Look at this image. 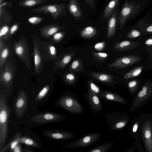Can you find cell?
<instances>
[{
  "label": "cell",
  "instance_id": "cell-13",
  "mask_svg": "<svg viewBox=\"0 0 152 152\" xmlns=\"http://www.w3.org/2000/svg\"><path fill=\"white\" fill-rule=\"evenodd\" d=\"M139 45V43L137 42L126 40L116 42L113 49L118 51H129L136 48Z\"/></svg>",
  "mask_w": 152,
  "mask_h": 152
},
{
  "label": "cell",
  "instance_id": "cell-6",
  "mask_svg": "<svg viewBox=\"0 0 152 152\" xmlns=\"http://www.w3.org/2000/svg\"><path fill=\"white\" fill-rule=\"evenodd\" d=\"M66 6L64 4H53L44 5L32 9L30 11L38 13L50 14L52 17L56 20L59 17L66 15Z\"/></svg>",
  "mask_w": 152,
  "mask_h": 152
},
{
  "label": "cell",
  "instance_id": "cell-41",
  "mask_svg": "<svg viewBox=\"0 0 152 152\" xmlns=\"http://www.w3.org/2000/svg\"><path fill=\"white\" fill-rule=\"evenodd\" d=\"M23 48L21 46L18 47L15 49V52L18 55L21 54L23 53Z\"/></svg>",
  "mask_w": 152,
  "mask_h": 152
},
{
  "label": "cell",
  "instance_id": "cell-49",
  "mask_svg": "<svg viewBox=\"0 0 152 152\" xmlns=\"http://www.w3.org/2000/svg\"><path fill=\"white\" fill-rule=\"evenodd\" d=\"M150 57L151 58V59H152V48L150 50Z\"/></svg>",
  "mask_w": 152,
  "mask_h": 152
},
{
  "label": "cell",
  "instance_id": "cell-38",
  "mask_svg": "<svg viewBox=\"0 0 152 152\" xmlns=\"http://www.w3.org/2000/svg\"><path fill=\"white\" fill-rule=\"evenodd\" d=\"M8 27L7 26H5L3 27L0 31V36L5 34L8 31Z\"/></svg>",
  "mask_w": 152,
  "mask_h": 152
},
{
  "label": "cell",
  "instance_id": "cell-2",
  "mask_svg": "<svg viewBox=\"0 0 152 152\" xmlns=\"http://www.w3.org/2000/svg\"><path fill=\"white\" fill-rule=\"evenodd\" d=\"M56 102L58 106L72 114L81 115L85 112L84 108L79 99L74 94H65Z\"/></svg>",
  "mask_w": 152,
  "mask_h": 152
},
{
  "label": "cell",
  "instance_id": "cell-21",
  "mask_svg": "<svg viewBox=\"0 0 152 152\" xmlns=\"http://www.w3.org/2000/svg\"><path fill=\"white\" fill-rule=\"evenodd\" d=\"M88 89L96 93L100 98L108 102L104 97L102 90H101L92 81L90 80L88 81Z\"/></svg>",
  "mask_w": 152,
  "mask_h": 152
},
{
  "label": "cell",
  "instance_id": "cell-39",
  "mask_svg": "<svg viewBox=\"0 0 152 152\" xmlns=\"http://www.w3.org/2000/svg\"><path fill=\"white\" fill-rule=\"evenodd\" d=\"M41 60L39 56L37 54H35L34 56V62L35 65H37L40 63Z\"/></svg>",
  "mask_w": 152,
  "mask_h": 152
},
{
  "label": "cell",
  "instance_id": "cell-48",
  "mask_svg": "<svg viewBox=\"0 0 152 152\" xmlns=\"http://www.w3.org/2000/svg\"><path fill=\"white\" fill-rule=\"evenodd\" d=\"M147 31L149 32H152V26H149L147 29Z\"/></svg>",
  "mask_w": 152,
  "mask_h": 152
},
{
  "label": "cell",
  "instance_id": "cell-3",
  "mask_svg": "<svg viewBox=\"0 0 152 152\" xmlns=\"http://www.w3.org/2000/svg\"><path fill=\"white\" fill-rule=\"evenodd\" d=\"M141 138L147 152H152V114H141L139 117Z\"/></svg>",
  "mask_w": 152,
  "mask_h": 152
},
{
  "label": "cell",
  "instance_id": "cell-35",
  "mask_svg": "<svg viewBox=\"0 0 152 152\" xmlns=\"http://www.w3.org/2000/svg\"><path fill=\"white\" fill-rule=\"evenodd\" d=\"M140 35V32L136 30H132L130 33L127 34L126 37L130 39H134Z\"/></svg>",
  "mask_w": 152,
  "mask_h": 152
},
{
  "label": "cell",
  "instance_id": "cell-14",
  "mask_svg": "<svg viewBox=\"0 0 152 152\" xmlns=\"http://www.w3.org/2000/svg\"><path fill=\"white\" fill-rule=\"evenodd\" d=\"M129 133L132 138L137 139L141 137V128L139 118H136L132 122L129 129Z\"/></svg>",
  "mask_w": 152,
  "mask_h": 152
},
{
  "label": "cell",
  "instance_id": "cell-16",
  "mask_svg": "<svg viewBox=\"0 0 152 152\" xmlns=\"http://www.w3.org/2000/svg\"><path fill=\"white\" fill-rule=\"evenodd\" d=\"M102 91L108 102L111 100L123 105L127 103V101L118 94L107 90H102Z\"/></svg>",
  "mask_w": 152,
  "mask_h": 152
},
{
  "label": "cell",
  "instance_id": "cell-43",
  "mask_svg": "<svg viewBox=\"0 0 152 152\" xmlns=\"http://www.w3.org/2000/svg\"><path fill=\"white\" fill-rule=\"evenodd\" d=\"M8 54V50L7 49H4L2 52L1 57L3 58L7 57Z\"/></svg>",
  "mask_w": 152,
  "mask_h": 152
},
{
  "label": "cell",
  "instance_id": "cell-10",
  "mask_svg": "<svg viewBox=\"0 0 152 152\" xmlns=\"http://www.w3.org/2000/svg\"><path fill=\"white\" fill-rule=\"evenodd\" d=\"M142 59L140 57L135 55L126 56L120 58L114 62L108 64L107 66L115 69L125 68L131 66Z\"/></svg>",
  "mask_w": 152,
  "mask_h": 152
},
{
  "label": "cell",
  "instance_id": "cell-50",
  "mask_svg": "<svg viewBox=\"0 0 152 152\" xmlns=\"http://www.w3.org/2000/svg\"><path fill=\"white\" fill-rule=\"evenodd\" d=\"M2 1V0H0V2L1 3Z\"/></svg>",
  "mask_w": 152,
  "mask_h": 152
},
{
  "label": "cell",
  "instance_id": "cell-37",
  "mask_svg": "<svg viewBox=\"0 0 152 152\" xmlns=\"http://www.w3.org/2000/svg\"><path fill=\"white\" fill-rule=\"evenodd\" d=\"M4 78L6 81L8 82L10 80L11 78V75L9 72H6L4 75Z\"/></svg>",
  "mask_w": 152,
  "mask_h": 152
},
{
  "label": "cell",
  "instance_id": "cell-34",
  "mask_svg": "<svg viewBox=\"0 0 152 152\" xmlns=\"http://www.w3.org/2000/svg\"><path fill=\"white\" fill-rule=\"evenodd\" d=\"M105 45V42L103 41L95 44L94 46V49L98 51H102L104 49Z\"/></svg>",
  "mask_w": 152,
  "mask_h": 152
},
{
  "label": "cell",
  "instance_id": "cell-17",
  "mask_svg": "<svg viewBox=\"0 0 152 152\" xmlns=\"http://www.w3.org/2000/svg\"><path fill=\"white\" fill-rule=\"evenodd\" d=\"M68 8L69 13L75 19H80L83 16L81 9L76 0H69Z\"/></svg>",
  "mask_w": 152,
  "mask_h": 152
},
{
  "label": "cell",
  "instance_id": "cell-26",
  "mask_svg": "<svg viewBox=\"0 0 152 152\" xmlns=\"http://www.w3.org/2000/svg\"><path fill=\"white\" fill-rule=\"evenodd\" d=\"M139 82L137 80H133L129 82L128 84L129 92L132 95H134L138 87Z\"/></svg>",
  "mask_w": 152,
  "mask_h": 152
},
{
  "label": "cell",
  "instance_id": "cell-7",
  "mask_svg": "<svg viewBox=\"0 0 152 152\" xmlns=\"http://www.w3.org/2000/svg\"><path fill=\"white\" fill-rule=\"evenodd\" d=\"M101 137L102 134L100 132L90 133L62 146L61 148H75L85 147L93 144L99 140Z\"/></svg>",
  "mask_w": 152,
  "mask_h": 152
},
{
  "label": "cell",
  "instance_id": "cell-24",
  "mask_svg": "<svg viewBox=\"0 0 152 152\" xmlns=\"http://www.w3.org/2000/svg\"><path fill=\"white\" fill-rule=\"evenodd\" d=\"M48 0H23L18 3L20 6L25 7H30L45 3Z\"/></svg>",
  "mask_w": 152,
  "mask_h": 152
},
{
  "label": "cell",
  "instance_id": "cell-47",
  "mask_svg": "<svg viewBox=\"0 0 152 152\" xmlns=\"http://www.w3.org/2000/svg\"><path fill=\"white\" fill-rule=\"evenodd\" d=\"M50 54L52 55H54L55 53V48L53 46H51L50 48Z\"/></svg>",
  "mask_w": 152,
  "mask_h": 152
},
{
  "label": "cell",
  "instance_id": "cell-30",
  "mask_svg": "<svg viewBox=\"0 0 152 152\" xmlns=\"http://www.w3.org/2000/svg\"><path fill=\"white\" fill-rule=\"evenodd\" d=\"M49 88V87L48 86H46L44 87L35 97V101L37 102L43 98L48 93Z\"/></svg>",
  "mask_w": 152,
  "mask_h": 152
},
{
  "label": "cell",
  "instance_id": "cell-8",
  "mask_svg": "<svg viewBox=\"0 0 152 152\" xmlns=\"http://www.w3.org/2000/svg\"><path fill=\"white\" fill-rule=\"evenodd\" d=\"M65 119L62 114L52 113H42L32 116V122L39 124L53 123L61 121Z\"/></svg>",
  "mask_w": 152,
  "mask_h": 152
},
{
  "label": "cell",
  "instance_id": "cell-46",
  "mask_svg": "<svg viewBox=\"0 0 152 152\" xmlns=\"http://www.w3.org/2000/svg\"><path fill=\"white\" fill-rule=\"evenodd\" d=\"M145 44L150 46H152V37L147 39L145 42Z\"/></svg>",
  "mask_w": 152,
  "mask_h": 152
},
{
  "label": "cell",
  "instance_id": "cell-4",
  "mask_svg": "<svg viewBox=\"0 0 152 152\" xmlns=\"http://www.w3.org/2000/svg\"><path fill=\"white\" fill-rule=\"evenodd\" d=\"M107 125L110 131H120L127 124L129 120L126 111L119 113L115 111L106 114L105 117Z\"/></svg>",
  "mask_w": 152,
  "mask_h": 152
},
{
  "label": "cell",
  "instance_id": "cell-25",
  "mask_svg": "<svg viewBox=\"0 0 152 152\" xmlns=\"http://www.w3.org/2000/svg\"><path fill=\"white\" fill-rule=\"evenodd\" d=\"M143 68V67L141 66L134 68L124 75V78L125 79H127L133 78L139 75L141 73Z\"/></svg>",
  "mask_w": 152,
  "mask_h": 152
},
{
  "label": "cell",
  "instance_id": "cell-36",
  "mask_svg": "<svg viewBox=\"0 0 152 152\" xmlns=\"http://www.w3.org/2000/svg\"><path fill=\"white\" fill-rule=\"evenodd\" d=\"M130 11V9L129 7H126L124 8L122 10L121 13V15L123 16L122 18H124V16H125L128 15Z\"/></svg>",
  "mask_w": 152,
  "mask_h": 152
},
{
  "label": "cell",
  "instance_id": "cell-1",
  "mask_svg": "<svg viewBox=\"0 0 152 152\" xmlns=\"http://www.w3.org/2000/svg\"><path fill=\"white\" fill-rule=\"evenodd\" d=\"M11 112L5 96L0 95V151L6 144L8 134V119Z\"/></svg>",
  "mask_w": 152,
  "mask_h": 152
},
{
  "label": "cell",
  "instance_id": "cell-31",
  "mask_svg": "<svg viewBox=\"0 0 152 152\" xmlns=\"http://www.w3.org/2000/svg\"><path fill=\"white\" fill-rule=\"evenodd\" d=\"M23 143L37 148L39 147L38 144L36 141L31 138L26 137H25Z\"/></svg>",
  "mask_w": 152,
  "mask_h": 152
},
{
  "label": "cell",
  "instance_id": "cell-45",
  "mask_svg": "<svg viewBox=\"0 0 152 152\" xmlns=\"http://www.w3.org/2000/svg\"><path fill=\"white\" fill-rule=\"evenodd\" d=\"M18 144V145L13 149L12 151L14 152H21L22 151L20 146Z\"/></svg>",
  "mask_w": 152,
  "mask_h": 152
},
{
  "label": "cell",
  "instance_id": "cell-27",
  "mask_svg": "<svg viewBox=\"0 0 152 152\" xmlns=\"http://www.w3.org/2000/svg\"><path fill=\"white\" fill-rule=\"evenodd\" d=\"M61 28V27L58 26L57 25L54 24L45 27L43 29V30L44 31H45L48 35H51L56 32Z\"/></svg>",
  "mask_w": 152,
  "mask_h": 152
},
{
  "label": "cell",
  "instance_id": "cell-28",
  "mask_svg": "<svg viewBox=\"0 0 152 152\" xmlns=\"http://www.w3.org/2000/svg\"><path fill=\"white\" fill-rule=\"evenodd\" d=\"M71 68L74 72H78L81 70L83 68V65L80 59L74 60L71 65Z\"/></svg>",
  "mask_w": 152,
  "mask_h": 152
},
{
  "label": "cell",
  "instance_id": "cell-23",
  "mask_svg": "<svg viewBox=\"0 0 152 152\" xmlns=\"http://www.w3.org/2000/svg\"><path fill=\"white\" fill-rule=\"evenodd\" d=\"M97 33L96 30L94 27L88 26L83 29L80 35L83 38H91L94 37Z\"/></svg>",
  "mask_w": 152,
  "mask_h": 152
},
{
  "label": "cell",
  "instance_id": "cell-18",
  "mask_svg": "<svg viewBox=\"0 0 152 152\" xmlns=\"http://www.w3.org/2000/svg\"><path fill=\"white\" fill-rule=\"evenodd\" d=\"M90 75L95 79L102 83L108 85L114 83L113 77L110 75L97 72L92 73Z\"/></svg>",
  "mask_w": 152,
  "mask_h": 152
},
{
  "label": "cell",
  "instance_id": "cell-32",
  "mask_svg": "<svg viewBox=\"0 0 152 152\" xmlns=\"http://www.w3.org/2000/svg\"><path fill=\"white\" fill-rule=\"evenodd\" d=\"M67 83L70 85H74L76 81V77L75 75L72 73L67 74L66 76Z\"/></svg>",
  "mask_w": 152,
  "mask_h": 152
},
{
  "label": "cell",
  "instance_id": "cell-22",
  "mask_svg": "<svg viewBox=\"0 0 152 152\" xmlns=\"http://www.w3.org/2000/svg\"><path fill=\"white\" fill-rule=\"evenodd\" d=\"M21 135V133L20 132L16 133L7 145L4 146L0 152H4L10 146V151H12L19 143V140L20 137Z\"/></svg>",
  "mask_w": 152,
  "mask_h": 152
},
{
  "label": "cell",
  "instance_id": "cell-40",
  "mask_svg": "<svg viewBox=\"0 0 152 152\" xmlns=\"http://www.w3.org/2000/svg\"><path fill=\"white\" fill-rule=\"evenodd\" d=\"M63 34L61 33H57L53 36V38L56 40H59L62 37Z\"/></svg>",
  "mask_w": 152,
  "mask_h": 152
},
{
  "label": "cell",
  "instance_id": "cell-15",
  "mask_svg": "<svg viewBox=\"0 0 152 152\" xmlns=\"http://www.w3.org/2000/svg\"><path fill=\"white\" fill-rule=\"evenodd\" d=\"M116 15L117 12L114 11L108 22L107 37L109 39L113 37L115 33L117 20Z\"/></svg>",
  "mask_w": 152,
  "mask_h": 152
},
{
  "label": "cell",
  "instance_id": "cell-19",
  "mask_svg": "<svg viewBox=\"0 0 152 152\" xmlns=\"http://www.w3.org/2000/svg\"><path fill=\"white\" fill-rule=\"evenodd\" d=\"M119 0H112L105 8L103 13V18L104 20L108 19L116 7Z\"/></svg>",
  "mask_w": 152,
  "mask_h": 152
},
{
  "label": "cell",
  "instance_id": "cell-11",
  "mask_svg": "<svg viewBox=\"0 0 152 152\" xmlns=\"http://www.w3.org/2000/svg\"><path fill=\"white\" fill-rule=\"evenodd\" d=\"M27 95L21 92L15 100L14 108L15 114L18 118H20L24 114L27 105Z\"/></svg>",
  "mask_w": 152,
  "mask_h": 152
},
{
  "label": "cell",
  "instance_id": "cell-20",
  "mask_svg": "<svg viewBox=\"0 0 152 152\" xmlns=\"http://www.w3.org/2000/svg\"><path fill=\"white\" fill-rule=\"evenodd\" d=\"M114 144V142L113 141L107 142L93 148L87 152H108L113 147Z\"/></svg>",
  "mask_w": 152,
  "mask_h": 152
},
{
  "label": "cell",
  "instance_id": "cell-42",
  "mask_svg": "<svg viewBox=\"0 0 152 152\" xmlns=\"http://www.w3.org/2000/svg\"><path fill=\"white\" fill-rule=\"evenodd\" d=\"M86 3L91 8L94 9V0H85Z\"/></svg>",
  "mask_w": 152,
  "mask_h": 152
},
{
  "label": "cell",
  "instance_id": "cell-33",
  "mask_svg": "<svg viewBox=\"0 0 152 152\" xmlns=\"http://www.w3.org/2000/svg\"><path fill=\"white\" fill-rule=\"evenodd\" d=\"M43 20V19L42 18L36 16L31 17L28 19V21L30 23L33 24L38 23Z\"/></svg>",
  "mask_w": 152,
  "mask_h": 152
},
{
  "label": "cell",
  "instance_id": "cell-12",
  "mask_svg": "<svg viewBox=\"0 0 152 152\" xmlns=\"http://www.w3.org/2000/svg\"><path fill=\"white\" fill-rule=\"evenodd\" d=\"M43 134L47 137L55 140H70L75 137V135L73 133L64 130H45Z\"/></svg>",
  "mask_w": 152,
  "mask_h": 152
},
{
  "label": "cell",
  "instance_id": "cell-44",
  "mask_svg": "<svg viewBox=\"0 0 152 152\" xmlns=\"http://www.w3.org/2000/svg\"><path fill=\"white\" fill-rule=\"evenodd\" d=\"M18 26L17 25H14L11 28L10 30V33L12 34L17 30Z\"/></svg>",
  "mask_w": 152,
  "mask_h": 152
},
{
  "label": "cell",
  "instance_id": "cell-29",
  "mask_svg": "<svg viewBox=\"0 0 152 152\" xmlns=\"http://www.w3.org/2000/svg\"><path fill=\"white\" fill-rule=\"evenodd\" d=\"M91 54L94 58L99 61H102L107 58L108 55L105 53L91 52Z\"/></svg>",
  "mask_w": 152,
  "mask_h": 152
},
{
  "label": "cell",
  "instance_id": "cell-5",
  "mask_svg": "<svg viewBox=\"0 0 152 152\" xmlns=\"http://www.w3.org/2000/svg\"><path fill=\"white\" fill-rule=\"evenodd\" d=\"M152 99V82L146 83L141 89L133 100L130 111L131 112L139 110Z\"/></svg>",
  "mask_w": 152,
  "mask_h": 152
},
{
  "label": "cell",
  "instance_id": "cell-9",
  "mask_svg": "<svg viewBox=\"0 0 152 152\" xmlns=\"http://www.w3.org/2000/svg\"><path fill=\"white\" fill-rule=\"evenodd\" d=\"M83 96L92 112L96 114L100 113L103 108L102 102L99 96L88 89Z\"/></svg>",
  "mask_w": 152,
  "mask_h": 152
}]
</instances>
